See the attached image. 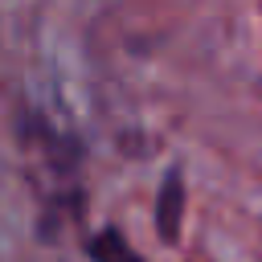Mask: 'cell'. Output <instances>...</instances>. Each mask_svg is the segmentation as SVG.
I'll return each mask as SVG.
<instances>
[{
    "mask_svg": "<svg viewBox=\"0 0 262 262\" xmlns=\"http://www.w3.org/2000/svg\"><path fill=\"white\" fill-rule=\"evenodd\" d=\"M180 221H184V180L172 168L164 176V184H160V196H156V233L164 242H176L180 237Z\"/></svg>",
    "mask_w": 262,
    "mask_h": 262,
    "instance_id": "obj_1",
    "label": "cell"
},
{
    "mask_svg": "<svg viewBox=\"0 0 262 262\" xmlns=\"http://www.w3.org/2000/svg\"><path fill=\"white\" fill-rule=\"evenodd\" d=\"M90 258L94 262H139V254L123 242L119 229H98L90 237Z\"/></svg>",
    "mask_w": 262,
    "mask_h": 262,
    "instance_id": "obj_2",
    "label": "cell"
}]
</instances>
